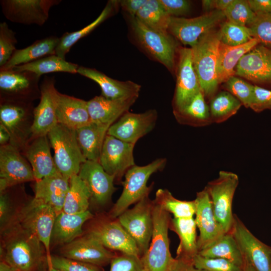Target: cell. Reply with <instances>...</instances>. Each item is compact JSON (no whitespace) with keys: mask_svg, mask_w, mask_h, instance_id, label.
Segmentation results:
<instances>
[{"mask_svg":"<svg viewBox=\"0 0 271 271\" xmlns=\"http://www.w3.org/2000/svg\"><path fill=\"white\" fill-rule=\"evenodd\" d=\"M78 175L88 187L90 200L95 205L103 206L110 200L116 190L115 178L104 171L99 162L87 160L81 166Z\"/></svg>","mask_w":271,"mask_h":271,"instance_id":"44dd1931","label":"cell"},{"mask_svg":"<svg viewBox=\"0 0 271 271\" xmlns=\"http://www.w3.org/2000/svg\"><path fill=\"white\" fill-rule=\"evenodd\" d=\"M226 91L235 96L246 108H250L254 97V85L233 75L225 83Z\"/></svg>","mask_w":271,"mask_h":271,"instance_id":"f6af8a7d","label":"cell"},{"mask_svg":"<svg viewBox=\"0 0 271 271\" xmlns=\"http://www.w3.org/2000/svg\"><path fill=\"white\" fill-rule=\"evenodd\" d=\"M41 76L27 71L0 70V90L10 97H22L40 92L38 84Z\"/></svg>","mask_w":271,"mask_h":271,"instance_id":"83f0119b","label":"cell"},{"mask_svg":"<svg viewBox=\"0 0 271 271\" xmlns=\"http://www.w3.org/2000/svg\"><path fill=\"white\" fill-rule=\"evenodd\" d=\"M109 127L92 122L76 130L78 144L86 160L99 162Z\"/></svg>","mask_w":271,"mask_h":271,"instance_id":"1f68e13d","label":"cell"},{"mask_svg":"<svg viewBox=\"0 0 271 271\" xmlns=\"http://www.w3.org/2000/svg\"><path fill=\"white\" fill-rule=\"evenodd\" d=\"M17 40L15 33L9 28L6 22L0 23V68L10 60L17 50Z\"/></svg>","mask_w":271,"mask_h":271,"instance_id":"681fc988","label":"cell"},{"mask_svg":"<svg viewBox=\"0 0 271 271\" xmlns=\"http://www.w3.org/2000/svg\"><path fill=\"white\" fill-rule=\"evenodd\" d=\"M258 44V41L254 38L244 44L236 46H230L220 43L217 65L219 84L225 83L235 75V68L240 59Z\"/></svg>","mask_w":271,"mask_h":271,"instance_id":"4dcf8cb0","label":"cell"},{"mask_svg":"<svg viewBox=\"0 0 271 271\" xmlns=\"http://www.w3.org/2000/svg\"><path fill=\"white\" fill-rule=\"evenodd\" d=\"M93 217L94 215L89 210L76 214L60 212L55 218L51 244L63 246L81 236L84 234L83 225Z\"/></svg>","mask_w":271,"mask_h":271,"instance_id":"4316f807","label":"cell"},{"mask_svg":"<svg viewBox=\"0 0 271 271\" xmlns=\"http://www.w3.org/2000/svg\"><path fill=\"white\" fill-rule=\"evenodd\" d=\"M258 85L271 86V50L258 44L240 59L235 75Z\"/></svg>","mask_w":271,"mask_h":271,"instance_id":"d6986e66","label":"cell"},{"mask_svg":"<svg viewBox=\"0 0 271 271\" xmlns=\"http://www.w3.org/2000/svg\"><path fill=\"white\" fill-rule=\"evenodd\" d=\"M243 255L256 271H271V247L257 238L234 215L230 231Z\"/></svg>","mask_w":271,"mask_h":271,"instance_id":"4fadbf2b","label":"cell"},{"mask_svg":"<svg viewBox=\"0 0 271 271\" xmlns=\"http://www.w3.org/2000/svg\"><path fill=\"white\" fill-rule=\"evenodd\" d=\"M49 266L61 271H104L103 267L77 260L60 255L51 254L48 259Z\"/></svg>","mask_w":271,"mask_h":271,"instance_id":"bcb514c9","label":"cell"},{"mask_svg":"<svg viewBox=\"0 0 271 271\" xmlns=\"http://www.w3.org/2000/svg\"><path fill=\"white\" fill-rule=\"evenodd\" d=\"M243 271H256L253 266L246 260L244 259Z\"/></svg>","mask_w":271,"mask_h":271,"instance_id":"6125c7cd","label":"cell"},{"mask_svg":"<svg viewBox=\"0 0 271 271\" xmlns=\"http://www.w3.org/2000/svg\"><path fill=\"white\" fill-rule=\"evenodd\" d=\"M59 0H1L2 11L10 21L24 25H43L51 8Z\"/></svg>","mask_w":271,"mask_h":271,"instance_id":"7c38bea8","label":"cell"},{"mask_svg":"<svg viewBox=\"0 0 271 271\" xmlns=\"http://www.w3.org/2000/svg\"><path fill=\"white\" fill-rule=\"evenodd\" d=\"M198 254L205 257L224 259L241 267L244 264L243 255L230 232L225 233L211 244L200 250Z\"/></svg>","mask_w":271,"mask_h":271,"instance_id":"e575fe53","label":"cell"},{"mask_svg":"<svg viewBox=\"0 0 271 271\" xmlns=\"http://www.w3.org/2000/svg\"><path fill=\"white\" fill-rule=\"evenodd\" d=\"M200 90L193 64L192 49L182 48L179 51L174 111L183 108Z\"/></svg>","mask_w":271,"mask_h":271,"instance_id":"ffe728a7","label":"cell"},{"mask_svg":"<svg viewBox=\"0 0 271 271\" xmlns=\"http://www.w3.org/2000/svg\"><path fill=\"white\" fill-rule=\"evenodd\" d=\"M118 3L119 2L116 1H109L99 16L91 23L78 31L64 33L60 37L59 43L56 48L55 54L65 59V56L71 47L111 16Z\"/></svg>","mask_w":271,"mask_h":271,"instance_id":"d590c367","label":"cell"},{"mask_svg":"<svg viewBox=\"0 0 271 271\" xmlns=\"http://www.w3.org/2000/svg\"><path fill=\"white\" fill-rule=\"evenodd\" d=\"M86 233L97 239L106 248L140 257L138 247L117 218L108 216L91 219Z\"/></svg>","mask_w":271,"mask_h":271,"instance_id":"9c48e42d","label":"cell"},{"mask_svg":"<svg viewBox=\"0 0 271 271\" xmlns=\"http://www.w3.org/2000/svg\"><path fill=\"white\" fill-rule=\"evenodd\" d=\"M59 40V37L50 36L37 40L25 48L17 49L8 62L0 68V70L11 69L16 66L55 54L56 48Z\"/></svg>","mask_w":271,"mask_h":271,"instance_id":"f546056e","label":"cell"},{"mask_svg":"<svg viewBox=\"0 0 271 271\" xmlns=\"http://www.w3.org/2000/svg\"><path fill=\"white\" fill-rule=\"evenodd\" d=\"M54 77L45 76L40 86V101L34 109L33 121L30 127L34 138L47 136L57 124V97Z\"/></svg>","mask_w":271,"mask_h":271,"instance_id":"5bb4252c","label":"cell"},{"mask_svg":"<svg viewBox=\"0 0 271 271\" xmlns=\"http://www.w3.org/2000/svg\"><path fill=\"white\" fill-rule=\"evenodd\" d=\"M138 97L111 99L102 95L87 101L91 121L110 127L124 113L128 111Z\"/></svg>","mask_w":271,"mask_h":271,"instance_id":"603a6c76","label":"cell"},{"mask_svg":"<svg viewBox=\"0 0 271 271\" xmlns=\"http://www.w3.org/2000/svg\"><path fill=\"white\" fill-rule=\"evenodd\" d=\"M47 136L34 138L27 148L26 157L32 169L35 181L50 176L57 170Z\"/></svg>","mask_w":271,"mask_h":271,"instance_id":"f1b7e54d","label":"cell"},{"mask_svg":"<svg viewBox=\"0 0 271 271\" xmlns=\"http://www.w3.org/2000/svg\"><path fill=\"white\" fill-rule=\"evenodd\" d=\"M60 255L103 267L110 263L116 254L97 239L84 233L72 242L61 246Z\"/></svg>","mask_w":271,"mask_h":271,"instance_id":"e0dca14e","label":"cell"},{"mask_svg":"<svg viewBox=\"0 0 271 271\" xmlns=\"http://www.w3.org/2000/svg\"><path fill=\"white\" fill-rule=\"evenodd\" d=\"M79 67L77 64L68 62L54 54L16 66L12 69L18 71H30L41 76L45 74L58 72L76 74Z\"/></svg>","mask_w":271,"mask_h":271,"instance_id":"8d00e7d4","label":"cell"},{"mask_svg":"<svg viewBox=\"0 0 271 271\" xmlns=\"http://www.w3.org/2000/svg\"><path fill=\"white\" fill-rule=\"evenodd\" d=\"M248 2L256 15L271 13V0H248Z\"/></svg>","mask_w":271,"mask_h":271,"instance_id":"9f6ffc18","label":"cell"},{"mask_svg":"<svg viewBox=\"0 0 271 271\" xmlns=\"http://www.w3.org/2000/svg\"><path fill=\"white\" fill-rule=\"evenodd\" d=\"M202 6L203 11L206 13L216 10L215 0L202 1Z\"/></svg>","mask_w":271,"mask_h":271,"instance_id":"94428289","label":"cell"},{"mask_svg":"<svg viewBox=\"0 0 271 271\" xmlns=\"http://www.w3.org/2000/svg\"><path fill=\"white\" fill-rule=\"evenodd\" d=\"M11 134L9 130L2 124H0V144L3 145L7 144L10 140Z\"/></svg>","mask_w":271,"mask_h":271,"instance_id":"680465c9","label":"cell"},{"mask_svg":"<svg viewBox=\"0 0 271 271\" xmlns=\"http://www.w3.org/2000/svg\"><path fill=\"white\" fill-rule=\"evenodd\" d=\"M77 73L96 82L101 89L102 95L106 98L117 99L139 96L141 86L132 81H118L94 68L84 66L79 67Z\"/></svg>","mask_w":271,"mask_h":271,"instance_id":"d4e9b609","label":"cell"},{"mask_svg":"<svg viewBox=\"0 0 271 271\" xmlns=\"http://www.w3.org/2000/svg\"><path fill=\"white\" fill-rule=\"evenodd\" d=\"M221 43L230 46L244 44L253 39L250 29L237 25L227 21L219 29Z\"/></svg>","mask_w":271,"mask_h":271,"instance_id":"7bdbcfd3","label":"cell"},{"mask_svg":"<svg viewBox=\"0 0 271 271\" xmlns=\"http://www.w3.org/2000/svg\"><path fill=\"white\" fill-rule=\"evenodd\" d=\"M29 111L27 105L23 102L5 101L1 104L0 121L11 133L22 122Z\"/></svg>","mask_w":271,"mask_h":271,"instance_id":"b9f144b4","label":"cell"},{"mask_svg":"<svg viewBox=\"0 0 271 271\" xmlns=\"http://www.w3.org/2000/svg\"><path fill=\"white\" fill-rule=\"evenodd\" d=\"M165 158L157 159L143 166L134 165L129 168L124 175L122 182V192L109 213V217L117 218L132 204L136 203L144 197L149 196L152 185L147 186L150 176L165 167Z\"/></svg>","mask_w":271,"mask_h":271,"instance_id":"277c9868","label":"cell"},{"mask_svg":"<svg viewBox=\"0 0 271 271\" xmlns=\"http://www.w3.org/2000/svg\"><path fill=\"white\" fill-rule=\"evenodd\" d=\"M110 264L109 271H144L141 257L134 255L116 254Z\"/></svg>","mask_w":271,"mask_h":271,"instance_id":"f907efd6","label":"cell"},{"mask_svg":"<svg viewBox=\"0 0 271 271\" xmlns=\"http://www.w3.org/2000/svg\"><path fill=\"white\" fill-rule=\"evenodd\" d=\"M133 32L143 48L172 72L175 67L176 44L171 35L152 29L136 17L131 18Z\"/></svg>","mask_w":271,"mask_h":271,"instance_id":"30bf717a","label":"cell"},{"mask_svg":"<svg viewBox=\"0 0 271 271\" xmlns=\"http://www.w3.org/2000/svg\"><path fill=\"white\" fill-rule=\"evenodd\" d=\"M216 10L224 12L233 2V0H215Z\"/></svg>","mask_w":271,"mask_h":271,"instance_id":"91938a15","label":"cell"},{"mask_svg":"<svg viewBox=\"0 0 271 271\" xmlns=\"http://www.w3.org/2000/svg\"><path fill=\"white\" fill-rule=\"evenodd\" d=\"M171 271H206L196 267L190 260L176 257Z\"/></svg>","mask_w":271,"mask_h":271,"instance_id":"6f0895ef","label":"cell"},{"mask_svg":"<svg viewBox=\"0 0 271 271\" xmlns=\"http://www.w3.org/2000/svg\"><path fill=\"white\" fill-rule=\"evenodd\" d=\"M239 183L238 176L221 171L218 177L209 182L205 189L208 192L215 217L225 233L230 231L234 220L232 202Z\"/></svg>","mask_w":271,"mask_h":271,"instance_id":"52a82bcc","label":"cell"},{"mask_svg":"<svg viewBox=\"0 0 271 271\" xmlns=\"http://www.w3.org/2000/svg\"><path fill=\"white\" fill-rule=\"evenodd\" d=\"M35 180L31 165L12 144L0 148V191L18 184Z\"/></svg>","mask_w":271,"mask_h":271,"instance_id":"2e32d148","label":"cell"},{"mask_svg":"<svg viewBox=\"0 0 271 271\" xmlns=\"http://www.w3.org/2000/svg\"><path fill=\"white\" fill-rule=\"evenodd\" d=\"M166 12L171 16L178 17L187 14L190 3L186 0H159Z\"/></svg>","mask_w":271,"mask_h":271,"instance_id":"f5cc1de1","label":"cell"},{"mask_svg":"<svg viewBox=\"0 0 271 271\" xmlns=\"http://www.w3.org/2000/svg\"><path fill=\"white\" fill-rule=\"evenodd\" d=\"M0 271H16L6 263L0 261Z\"/></svg>","mask_w":271,"mask_h":271,"instance_id":"be15d7a7","label":"cell"},{"mask_svg":"<svg viewBox=\"0 0 271 271\" xmlns=\"http://www.w3.org/2000/svg\"><path fill=\"white\" fill-rule=\"evenodd\" d=\"M153 230L147 252L141 257L144 271H171L176 261L170 251V213L153 200Z\"/></svg>","mask_w":271,"mask_h":271,"instance_id":"3957f363","label":"cell"},{"mask_svg":"<svg viewBox=\"0 0 271 271\" xmlns=\"http://www.w3.org/2000/svg\"><path fill=\"white\" fill-rule=\"evenodd\" d=\"M153 201L149 196L137 202L131 209H127L117 219L135 241L140 257L148 250L153 230Z\"/></svg>","mask_w":271,"mask_h":271,"instance_id":"ba28073f","label":"cell"},{"mask_svg":"<svg viewBox=\"0 0 271 271\" xmlns=\"http://www.w3.org/2000/svg\"><path fill=\"white\" fill-rule=\"evenodd\" d=\"M241 102L226 90L215 94L210 101L209 109L212 123H221L237 113Z\"/></svg>","mask_w":271,"mask_h":271,"instance_id":"ab89813d","label":"cell"},{"mask_svg":"<svg viewBox=\"0 0 271 271\" xmlns=\"http://www.w3.org/2000/svg\"><path fill=\"white\" fill-rule=\"evenodd\" d=\"M225 18L224 12L219 10L193 18L171 17L168 32L184 45L192 47L202 35L214 29Z\"/></svg>","mask_w":271,"mask_h":271,"instance_id":"8fae6325","label":"cell"},{"mask_svg":"<svg viewBox=\"0 0 271 271\" xmlns=\"http://www.w3.org/2000/svg\"><path fill=\"white\" fill-rule=\"evenodd\" d=\"M147 1L148 0H123L119 1V4L131 18H134Z\"/></svg>","mask_w":271,"mask_h":271,"instance_id":"11a10c76","label":"cell"},{"mask_svg":"<svg viewBox=\"0 0 271 271\" xmlns=\"http://www.w3.org/2000/svg\"><path fill=\"white\" fill-rule=\"evenodd\" d=\"M248 27L251 30L253 38L271 50V13L256 15Z\"/></svg>","mask_w":271,"mask_h":271,"instance_id":"7dc6e473","label":"cell"},{"mask_svg":"<svg viewBox=\"0 0 271 271\" xmlns=\"http://www.w3.org/2000/svg\"><path fill=\"white\" fill-rule=\"evenodd\" d=\"M69 179L57 171L36 181L34 198L51 206L58 214L63 211L65 197L69 188Z\"/></svg>","mask_w":271,"mask_h":271,"instance_id":"cb8c5ba5","label":"cell"},{"mask_svg":"<svg viewBox=\"0 0 271 271\" xmlns=\"http://www.w3.org/2000/svg\"><path fill=\"white\" fill-rule=\"evenodd\" d=\"M136 17L152 29L169 33L168 29L171 17L166 12L159 0H148Z\"/></svg>","mask_w":271,"mask_h":271,"instance_id":"f35d334b","label":"cell"},{"mask_svg":"<svg viewBox=\"0 0 271 271\" xmlns=\"http://www.w3.org/2000/svg\"><path fill=\"white\" fill-rule=\"evenodd\" d=\"M157 117L155 109L140 113L127 111L109 127L107 134L135 145L154 128Z\"/></svg>","mask_w":271,"mask_h":271,"instance_id":"ac0fdd59","label":"cell"},{"mask_svg":"<svg viewBox=\"0 0 271 271\" xmlns=\"http://www.w3.org/2000/svg\"><path fill=\"white\" fill-rule=\"evenodd\" d=\"M47 136L54 152L58 171L69 179L78 175L81 166L87 160L78 144L76 130L57 123Z\"/></svg>","mask_w":271,"mask_h":271,"instance_id":"5b68a950","label":"cell"},{"mask_svg":"<svg viewBox=\"0 0 271 271\" xmlns=\"http://www.w3.org/2000/svg\"><path fill=\"white\" fill-rule=\"evenodd\" d=\"M16 208H14L8 196L4 192L0 196V226L1 229L9 224L12 220Z\"/></svg>","mask_w":271,"mask_h":271,"instance_id":"db71d44e","label":"cell"},{"mask_svg":"<svg viewBox=\"0 0 271 271\" xmlns=\"http://www.w3.org/2000/svg\"><path fill=\"white\" fill-rule=\"evenodd\" d=\"M47 271H61L58 269L53 267L52 266H49Z\"/></svg>","mask_w":271,"mask_h":271,"instance_id":"e7e4bbea","label":"cell"},{"mask_svg":"<svg viewBox=\"0 0 271 271\" xmlns=\"http://www.w3.org/2000/svg\"><path fill=\"white\" fill-rule=\"evenodd\" d=\"M56 215L51 206L34 198L16 208L10 223H18L34 234L44 245L49 259L51 255V240Z\"/></svg>","mask_w":271,"mask_h":271,"instance_id":"8992f818","label":"cell"},{"mask_svg":"<svg viewBox=\"0 0 271 271\" xmlns=\"http://www.w3.org/2000/svg\"><path fill=\"white\" fill-rule=\"evenodd\" d=\"M197 228L193 217L171 219L169 228L178 235L180 239L177 257L191 260L198 254Z\"/></svg>","mask_w":271,"mask_h":271,"instance_id":"d6a6232c","label":"cell"},{"mask_svg":"<svg viewBox=\"0 0 271 271\" xmlns=\"http://www.w3.org/2000/svg\"><path fill=\"white\" fill-rule=\"evenodd\" d=\"M219 30L212 29L202 35L191 47L193 64L205 97L212 98L219 83L217 65L220 44Z\"/></svg>","mask_w":271,"mask_h":271,"instance_id":"7a4b0ae2","label":"cell"},{"mask_svg":"<svg viewBox=\"0 0 271 271\" xmlns=\"http://www.w3.org/2000/svg\"><path fill=\"white\" fill-rule=\"evenodd\" d=\"M195 222L199 231L197 245L198 252L211 244L225 232L218 222L206 190L197 193Z\"/></svg>","mask_w":271,"mask_h":271,"instance_id":"7402d4cb","label":"cell"},{"mask_svg":"<svg viewBox=\"0 0 271 271\" xmlns=\"http://www.w3.org/2000/svg\"><path fill=\"white\" fill-rule=\"evenodd\" d=\"M0 258L16 271H47L49 268L44 245L16 222L1 229Z\"/></svg>","mask_w":271,"mask_h":271,"instance_id":"6da1fadb","label":"cell"},{"mask_svg":"<svg viewBox=\"0 0 271 271\" xmlns=\"http://www.w3.org/2000/svg\"><path fill=\"white\" fill-rule=\"evenodd\" d=\"M223 12L227 21L242 26L248 27L256 17L246 0H233Z\"/></svg>","mask_w":271,"mask_h":271,"instance_id":"ee69618b","label":"cell"},{"mask_svg":"<svg viewBox=\"0 0 271 271\" xmlns=\"http://www.w3.org/2000/svg\"><path fill=\"white\" fill-rule=\"evenodd\" d=\"M91 195L85 182L78 175L69 179V188L65 196L63 211L76 214L88 210Z\"/></svg>","mask_w":271,"mask_h":271,"instance_id":"74e56055","label":"cell"},{"mask_svg":"<svg viewBox=\"0 0 271 271\" xmlns=\"http://www.w3.org/2000/svg\"><path fill=\"white\" fill-rule=\"evenodd\" d=\"M174 114L177 121L182 124L201 127L212 123L209 106L201 89L183 108L174 111Z\"/></svg>","mask_w":271,"mask_h":271,"instance_id":"836d02e7","label":"cell"},{"mask_svg":"<svg viewBox=\"0 0 271 271\" xmlns=\"http://www.w3.org/2000/svg\"><path fill=\"white\" fill-rule=\"evenodd\" d=\"M191 261L196 267L206 271H243V267L220 258L205 257L197 254Z\"/></svg>","mask_w":271,"mask_h":271,"instance_id":"c3c4849f","label":"cell"},{"mask_svg":"<svg viewBox=\"0 0 271 271\" xmlns=\"http://www.w3.org/2000/svg\"><path fill=\"white\" fill-rule=\"evenodd\" d=\"M134 145L106 134L99 162L115 180L120 181L127 171L135 165L133 156Z\"/></svg>","mask_w":271,"mask_h":271,"instance_id":"9a60e30c","label":"cell"},{"mask_svg":"<svg viewBox=\"0 0 271 271\" xmlns=\"http://www.w3.org/2000/svg\"><path fill=\"white\" fill-rule=\"evenodd\" d=\"M154 201L165 210L172 213L174 218H185L193 217L196 212L195 200L182 201L175 198L167 189H160L156 193Z\"/></svg>","mask_w":271,"mask_h":271,"instance_id":"60d3db41","label":"cell"},{"mask_svg":"<svg viewBox=\"0 0 271 271\" xmlns=\"http://www.w3.org/2000/svg\"><path fill=\"white\" fill-rule=\"evenodd\" d=\"M58 123L77 130L92 122L87 101L58 92L56 105Z\"/></svg>","mask_w":271,"mask_h":271,"instance_id":"484cf974","label":"cell"},{"mask_svg":"<svg viewBox=\"0 0 271 271\" xmlns=\"http://www.w3.org/2000/svg\"><path fill=\"white\" fill-rule=\"evenodd\" d=\"M250 108L256 112L271 109V90L254 85L253 100Z\"/></svg>","mask_w":271,"mask_h":271,"instance_id":"816d5d0a","label":"cell"}]
</instances>
